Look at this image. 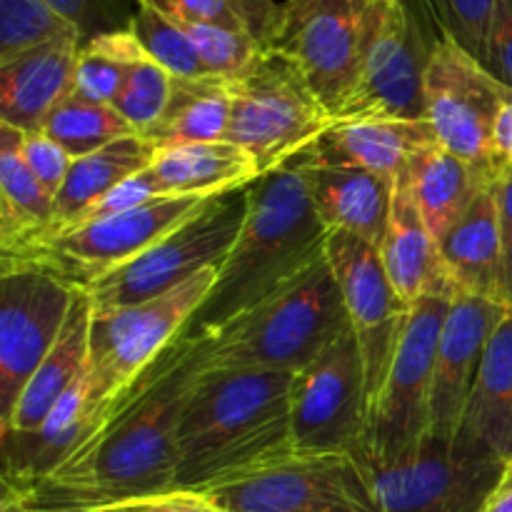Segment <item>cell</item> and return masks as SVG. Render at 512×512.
Wrapping results in <instances>:
<instances>
[{
  "label": "cell",
  "mask_w": 512,
  "mask_h": 512,
  "mask_svg": "<svg viewBox=\"0 0 512 512\" xmlns=\"http://www.w3.org/2000/svg\"><path fill=\"white\" fill-rule=\"evenodd\" d=\"M130 30L143 45L145 53L155 63L163 65L173 78H213L188 33L175 20L160 15L158 10L140 3Z\"/></svg>",
  "instance_id": "cell-36"
},
{
  "label": "cell",
  "mask_w": 512,
  "mask_h": 512,
  "mask_svg": "<svg viewBox=\"0 0 512 512\" xmlns=\"http://www.w3.org/2000/svg\"><path fill=\"white\" fill-rule=\"evenodd\" d=\"M23 130L0 123V258H15L48 238L53 198L20 155Z\"/></svg>",
  "instance_id": "cell-27"
},
{
  "label": "cell",
  "mask_w": 512,
  "mask_h": 512,
  "mask_svg": "<svg viewBox=\"0 0 512 512\" xmlns=\"http://www.w3.org/2000/svg\"><path fill=\"white\" fill-rule=\"evenodd\" d=\"M430 5L443 33L465 53L485 63L498 0H430Z\"/></svg>",
  "instance_id": "cell-39"
},
{
  "label": "cell",
  "mask_w": 512,
  "mask_h": 512,
  "mask_svg": "<svg viewBox=\"0 0 512 512\" xmlns=\"http://www.w3.org/2000/svg\"><path fill=\"white\" fill-rule=\"evenodd\" d=\"M43 135L68 150L73 158L95 153L105 145L135 133L133 125L113 108V105L85 103V100L68 95L45 120Z\"/></svg>",
  "instance_id": "cell-33"
},
{
  "label": "cell",
  "mask_w": 512,
  "mask_h": 512,
  "mask_svg": "<svg viewBox=\"0 0 512 512\" xmlns=\"http://www.w3.org/2000/svg\"><path fill=\"white\" fill-rule=\"evenodd\" d=\"M483 65L493 78L512 90V0H498Z\"/></svg>",
  "instance_id": "cell-43"
},
{
  "label": "cell",
  "mask_w": 512,
  "mask_h": 512,
  "mask_svg": "<svg viewBox=\"0 0 512 512\" xmlns=\"http://www.w3.org/2000/svg\"><path fill=\"white\" fill-rule=\"evenodd\" d=\"M165 195L168 193H165V188L160 185V180L155 178V173L150 170V165H148L145 170H140V173L130 175V178L123 180L120 185H115L108 195H103V198H100L98 203H95L93 208H90L88 213L78 220V225L85 223V220H98V218H110V215H120V213H125V210L140 208V205L150 203V200L165 198Z\"/></svg>",
  "instance_id": "cell-42"
},
{
  "label": "cell",
  "mask_w": 512,
  "mask_h": 512,
  "mask_svg": "<svg viewBox=\"0 0 512 512\" xmlns=\"http://www.w3.org/2000/svg\"><path fill=\"white\" fill-rule=\"evenodd\" d=\"M453 298H425L410 308L408 325L390 365L368 430L365 458L398 460L428 440L435 360Z\"/></svg>",
  "instance_id": "cell-14"
},
{
  "label": "cell",
  "mask_w": 512,
  "mask_h": 512,
  "mask_svg": "<svg viewBox=\"0 0 512 512\" xmlns=\"http://www.w3.org/2000/svg\"><path fill=\"white\" fill-rule=\"evenodd\" d=\"M512 90L445 35L425 75V118L440 145L480 173L498 178L503 160L495 153V123Z\"/></svg>",
  "instance_id": "cell-13"
},
{
  "label": "cell",
  "mask_w": 512,
  "mask_h": 512,
  "mask_svg": "<svg viewBox=\"0 0 512 512\" xmlns=\"http://www.w3.org/2000/svg\"><path fill=\"white\" fill-rule=\"evenodd\" d=\"M435 145L440 140L428 118H365L338 120L305 153L400 178L420 153Z\"/></svg>",
  "instance_id": "cell-24"
},
{
  "label": "cell",
  "mask_w": 512,
  "mask_h": 512,
  "mask_svg": "<svg viewBox=\"0 0 512 512\" xmlns=\"http://www.w3.org/2000/svg\"><path fill=\"white\" fill-rule=\"evenodd\" d=\"M368 425L363 355L353 328H345L295 373L290 388L293 453L365 455Z\"/></svg>",
  "instance_id": "cell-11"
},
{
  "label": "cell",
  "mask_w": 512,
  "mask_h": 512,
  "mask_svg": "<svg viewBox=\"0 0 512 512\" xmlns=\"http://www.w3.org/2000/svg\"><path fill=\"white\" fill-rule=\"evenodd\" d=\"M130 512H225L198 490H170L125 505Z\"/></svg>",
  "instance_id": "cell-44"
},
{
  "label": "cell",
  "mask_w": 512,
  "mask_h": 512,
  "mask_svg": "<svg viewBox=\"0 0 512 512\" xmlns=\"http://www.w3.org/2000/svg\"><path fill=\"white\" fill-rule=\"evenodd\" d=\"M175 23H203L240 30L270 50L280 5L275 0H140Z\"/></svg>",
  "instance_id": "cell-34"
},
{
  "label": "cell",
  "mask_w": 512,
  "mask_h": 512,
  "mask_svg": "<svg viewBox=\"0 0 512 512\" xmlns=\"http://www.w3.org/2000/svg\"><path fill=\"white\" fill-rule=\"evenodd\" d=\"M20 155H23L25 165L35 175V180L45 188V193L55 200L70 168H73V155L43 133H23Z\"/></svg>",
  "instance_id": "cell-41"
},
{
  "label": "cell",
  "mask_w": 512,
  "mask_h": 512,
  "mask_svg": "<svg viewBox=\"0 0 512 512\" xmlns=\"http://www.w3.org/2000/svg\"><path fill=\"white\" fill-rule=\"evenodd\" d=\"M508 313L505 305L475 295L455 293L450 300L435 360L428 438L453 448L485 350Z\"/></svg>",
  "instance_id": "cell-18"
},
{
  "label": "cell",
  "mask_w": 512,
  "mask_h": 512,
  "mask_svg": "<svg viewBox=\"0 0 512 512\" xmlns=\"http://www.w3.org/2000/svg\"><path fill=\"white\" fill-rule=\"evenodd\" d=\"M90 318H93V305L88 295L78 290L58 343L25 385L13 415L0 428V433H8V430L25 433V430L38 428L48 418L50 410L58 405V400L68 393L70 385L88 370Z\"/></svg>",
  "instance_id": "cell-26"
},
{
  "label": "cell",
  "mask_w": 512,
  "mask_h": 512,
  "mask_svg": "<svg viewBox=\"0 0 512 512\" xmlns=\"http://www.w3.org/2000/svg\"><path fill=\"white\" fill-rule=\"evenodd\" d=\"M288 370H198L175 433V490H203L293 453Z\"/></svg>",
  "instance_id": "cell-2"
},
{
  "label": "cell",
  "mask_w": 512,
  "mask_h": 512,
  "mask_svg": "<svg viewBox=\"0 0 512 512\" xmlns=\"http://www.w3.org/2000/svg\"><path fill=\"white\" fill-rule=\"evenodd\" d=\"M215 198L220 195H165L120 215L85 220L15 258H0V273L33 268L53 275L73 290H88L195 218Z\"/></svg>",
  "instance_id": "cell-7"
},
{
  "label": "cell",
  "mask_w": 512,
  "mask_h": 512,
  "mask_svg": "<svg viewBox=\"0 0 512 512\" xmlns=\"http://www.w3.org/2000/svg\"><path fill=\"white\" fill-rule=\"evenodd\" d=\"M500 240H503V295L512 313V168H503L498 178Z\"/></svg>",
  "instance_id": "cell-45"
},
{
  "label": "cell",
  "mask_w": 512,
  "mask_h": 512,
  "mask_svg": "<svg viewBox=\"0 0 512 512\" xmlns=\"http://www.w3.org/2000/svg\"><path fill=\"white\" fill-rule=\"evenodd\" d=\"M480 512H512V460L503 465V473H500L498 483L490 490Z\"/></svg>",
  "instance_id": "cell-46"
},
{
  "label": "cell",
  "mask_w": 512,
  "mask_h": 512,
  "mask_svg": "<svg viewBox=\"0 0 512 512\" xmlns=\"http://www.w3.org/2000/svg\"><path fill=\"white\" fill-rule=\"evenodd\" d=\"M388 278L395 293L408 305L425 298H455V285L440 255V245L425 225L403 178L395 180L388 233L380 245Z\"/></svg>",
  "instance_id": "cell-23"
},
{
  "label": "cell",
  "mask_w": 512,
  "mask_h": 512,
  "mask_svg": "<svg viewBox=\"0 0 512 512\" xmlns=\"http://www.w3.org/2000/svg\"><path fill=\"white\" fill-rule=\"evenodd\" d=\"M225 512H380L363 455L285 458L203 490Z\"/></svg>",
  "instance_id": "cell-9"
},
{
  "label": "cell",
  "mask_w": 512,
  "mask_h": 512,
  "mask_svg": "<svg viewBox=\"0 0 512 512\" xmlns=\"http://www.w3.org/2000/svg\"><path fill=\"white\" fill-rule=\"evenodd\" d=\"M495 153L503 160L505 168H512V100L503 108L495 123Z\"/></svg>",
  "instance_id": "cell-47"
},
{
  "label": "cell",
  "mask_w": 512,
  "mask_h": 512,
  "mask_svg": "<svg viewBox=\"0 0 512 512\" xmlns=\"http://www.w3.org/2000/svg\"><path fill=\"white\" fill-rule=\"evenodd\" d=\"M195 373L198 338L180 335L48 478L30 488H3V498L45 510H93L175 490V433Z\"/></svg>",
  "instance_id": "cell-1"
},
{
  "label": "cell",
  "mask_w": 512,
  "mask_h": 512,
  "mask_svg": "<svg viewBox=\"0 0 512 512\" xmlns=\"http://www.w3.org/2000/svg\"><path fill=\"white\" fill-rule=\"evenodd\" d=\"M0 512H130L125 505H113V508H93V510H45V508H30V505L15 503V500L0 498Z\"/></svg>",
  "instance_id": "cell-48"
},
{
  "label": "cell",
  "mask_w": 512,
  "mask_h": 512,
  "mask_svg": "<svg viewBox=\"0 0 512 512\" xmlns=\"http://www.w3.org/2000/svg\"><path fill=\"white\" fill-rule=\"evenodd\" d=\"M453 453L498 465L512 460V313L490 338Z\"/></svg>",
  "instance_id": "cell-21"
},
{
  "label": "cell",
  "mask_w": 512,
  "mask_h": 512,
  "mask_svg": "<svg viewBox=\"0 0 512 512\" xmlns=\"http://www.w3.org/2000/svg\"><path fill=\"white\" fill-rule=\"evenodd\" d=\"M308 188L315 215L328 233H350L380 248L388 233L395 178L360 165L303 153L293 160Z\"/></svg>",
  "instance_id": "cell-19"
},
{
  "label": "cell",
  "mask_w": 512,
  "mask_h": 512,
  "mask_svg": "<svg viewBox=\"0 0 512 512\" xmlns=\"http://www.w3.org/2000/svg\"><path fill=\"white\" fill-rule=\"evenodd\" d=\"M388 8L390 0H285L270 53L293 63L338 120Z\"/></svg>",
  "instance_id": "cell-6"
},
{
  "label": "cell",
  "mask_w": 512,
  "mask_h": 512,
  "mask_svg": "<svg viewBox=\"0 0 512 512\" xmlns=\"http://www.w3.org/2000/svg\"><path fill=\"white\" fill-rule=\"evenodd\" d=\"M233 113L230 85L220 78H173L168 108L148 138L155 150L225 140Z\"/></svg>",
  "instance_id": "cell-31"
},
{
  "label": "cell",
  "mask_w": 512,
  "mask_h": 512,
  "mask_svg": "<svg viewBox=\"0 0 512 512\" xmlns=\"http://www.w3.org/2000/svg\"><path fill=\"white\" fill-rule=\"evenodd\" d=\"M218 280V268H205L180 288L123 308L93 310L88 345L90 410L100 423L115 413L140 375L185 335Z\"/></svg>",
  "instance_id": "cell-5"
},
{
  "label": "cell",
  "mask_w": 512,
  "mask_h": 512,
  "mask_svg": "<svg viewBox=\"0 0 512 512\" xmlns=\"http://www.w3.org/2000/svg\"><path fill=\"white\" fill-rule=\"evenodd\" d=\"M325 260L338 280L350 328L360 345L368 390V420H373L413 305L395 293L380 258V248L368 240L340 230L328 233Z\"/></svg>",
  "instance_id": "cell-15"
},
{
  "label": "cell",
  "mask_w": 512,
  "mask_h": 512,
  "mask_svg": "<svg viewBox=\"0 0 512 512\" xmlns=\"http://www.w3.org/2000/svg\"><path fill=\"white\" fill-rule=\"evenodd\" d=\"M170 90H173V75L145 53L130 68L113 108L133 125L135 133L145 135L163 118L165 108H168Z\"/></svg>",
  "instance_id": "cell-38"
},
{
  "label": "cell",
  "mask_w": 512,
  "mask_h": 512,
  "mask_svg": "<svg viewBox=\"0 0 512 512\" xmlns=\"http://www.w3.org/2000/svg\"><path fill=\"white\" fill-rule=\"evenodd\" d=\"M438 245L455 293L505 305L498 180L475 198V203L465 210L463 218L455 220Z\"/></svg>",
  "instance_id": "cell-25"
},
{
  "label": "cell",
  "mask_w": 512,
  "mask_h": 512,
  "mask_svg": "<svg viewBox=\"0 0 512 512\" xmlns=\"http://www.w3.org/2000/svg\"><path fill=\"white\" fill-rule=\"evenodd\" d=\"M390 3H403V0H390Z\"/></svg>",
  "instance_id": "cell-49"
},
{
  "label": "cell",
  "mask_w": 512,
  "mask_h": 512,
  "mask_svg": "<svg viewBox=\"0 0 512 512\" xmlns=\"http://www.w3.org/2000/svg\"><path fill=\"white\" fill-rule=\"evenodd\" d=\"M443 38L430 0L390 3L358 88L338 120L425 118V75Z\"/></svg>",
  "instance_id": "cell-12"
},
{
  "label": "cell",
  "mask_w": 512,
  "mask_h": 512,
  "mask_svg": "<svg viewBox=\"0 0 512 512\" xmlns=\"http://www.w3.org/2000/svg\"><path fill=\"white\" fill-rule=\"evenodd\" d=\"M80 35V45L108 33L130 30L140 0H45Z\"/></svg>",
  "instance_id": "cell-40"
},
{
  "label": "cell",
  "mask_w": 512,
  "mask_h": 512,
  "mask_svg": "<svg viewBox=\"0 0 512 512\" xmlns=\"http://www.w3.org/2000/svg\"><path fill=\"white\" fill-rule=\"evenodd\" d=\"M228 85L233 113L225 140L253 155L260 178L293 163L338 123L298 68L270 50Z\"/></svg>",
  "instance_id": "cell-8"
},
{
  "label": "cell",
  "mask_w": 512,
  "mask_h": 512,
  "mask_svg": "<svg viewBox=\"0 0 512 512\" xmlns=\"http://www.w3.org/2000/svg\"><path fill=\"white\" fill-rule=\"evenodd\" d=\"M188 33L193 45L198 48L205 68L213 78L233 83L258 65L268 50L258 38L240 30L218 28V25L203 23H178Z\"/></svg>",
  "instance_id": "cell-37"
},
{
  "label": "cell",
  "mask_w": 512,
  "mask_h": 512,
  "mask_svg": "<svg viewBox=\"0 0 512 512\" xmlns=\"http://www.w3.org/2000/svg\"><path fill=\"white\" fill-rule=\"evenodd\" d=\"M328 230L315 215L298 165L288 163L245 188V220L218 280L185 335L228 323L283 288L325 255Z\"/></svg>",
  "instance_id": "cell-3"
},
{
  "label": "cell",
  "mask_w": 512,
  "mask_h": 512,
  "mask_svg": "<svg viewBox=\"0 0 512 512\" xmlns=\"http://www.w3.org/2000/svg\"><path fill=\"white\" fill-rule=\"evenodd\" d=\"M145 55L133 30L100 35L80 45L75 65L73 93L85 103L113 105L128 78L130 68Z\"/></svg>",
  "instance_id": "cell-32"
},
{
  "label": "cell",
  "mask_w": 512,
  "mask_h": 512,
  "mask_svg": "<svg viewBox=\"0 0 512 512\" xmlns=\"http://www.w3.org/2000/svg\"><path fill=\"white\" fill-rule=\"evenodd\" d=\"M80 38H60L0 65V123L40 133L48 115L73 93Z\"/></svg>",
  "instance_id": "cell-22"
},
{
  "label": "cell",
  "mask_w": 512,
  "mask_h": 512,
  "mask_svg": "<svg viewBox=\"0 0 512 512\" xmlns=\"http://www.w3.org/2000/svg\"><path fill=\"white\" fill-rule=\"evenodd\" d=\"M100 425L103 423L90 410V383L85 370L38 428L25 433H0L3 488H30L48 478Z\"/></svg>",
  "instance_id": "cell-20"
},
{
  "label": "cell",
  "mask_w": 512,
  "mask_h": 512,
  "mask_svg": "<svg viewBox=\"0 0 512 512\" xmlns=\"http://www.w3.org/2000/svg\"><path fill=\"white\" fill-rule=\"evenodd\" d=\"M345 328L350 320L343 293L323 255L253 308L193 335L198 338V370L298 373Z\"/></svg>",
  "instance_id": "cell-4"
},
{
  "label": "cell",
  "mask_w": 512,
  "mask_h": 512,
  "mask_svg": "<svg viewBox=\"0 0 512 512\" xmlns=\"http://www.w3.org/2000/svg\"><path fill=\"white\" fill-rule=\"evenodd\" d=\"M75 293L43 270L0 273V428L58 343Z\"/></svg>",
  "instance_id": "cell-16"
},
{
  "label": "cell",
  "mask_w": 512,
  "mask_h": 512,
  "mask_svg": "<svg viewBox=\"0 0 512 512\" xmlns=\"http://www.w3.org/2000/svg\"><path fill=\"white\" fill-rule=\"evenodd\" d=\"M150 170L168 195H225L260 178L253 155L228 140L158 150Z\"/></svg>",
  "instance_id": "cell-30"
},
{
  "label": "cell",
  "mask_w": 512,
  "mask_h": 512,
  "mask_svg": "<svg viewBox=\"0 0 512 512\" xmlns=\"http://www.w3.org/2000/svg\"><path fill=\"white\" fill-rule=\"evenodd\" d=\"M400 178L408 185L430 233L435 235V240H440L453 228L455 220L463 218L475 198L500 175L490 178L445 150L443 145H435L420 153Z\"/></svg>",
  "instance_id": "cell-29"
},
{
  "label": "cell",
  "mask_w": 512,
  "mask_h": 512,
  "mask_svg": "<svg viewBox=\"0 0 512 512\" xmlns=\"http://www.w3.org/2000/svg\"><path fill=\"white\" fill-rule=\"evenodd\" d=\"M245 220V188L215 198L145 253L83 290L93 310L160 298L205 268H220Z\"/></svg>",
  "instance_id": "cell-10"
},
{
  "label": "cell",
  "mask_w": 512,
  "mask_h": 512,
  "mask_svg": "<svg viewBox=\"0 0 512 512\" xmlns=\"http://www.w3.org/2000/svg\"><path fill=\"white\" fill-rule=\"evenodd\" d=\"M78 30L45 0H0V65Z\"/></svg>",
  "instance_id": "cell-35"
},
{
  "label": "cell",
  "mask_w": 512,
  "mask_h": 512,
  "mask_svg": "<svg viewBox=\"0 0 512 512\" xmlns=\"http://www.w3.org/2000/svg\"><path fill=\"white\" fill-rule=\"evenodd\" d=\"M155 145L143 135H128L95 153L73 160L63 188L53 200V225L48 238L75 228L78 220L108 195L115 185L148 168L155 158ZM45 238V240H48ZM43 243V240H40Z\"/></svg>",
  "instance_id": "cell-28"
},
{
  "label": "cell",
  "mask_w": 512,
  "mask_h": 512,
  "mask_svg": "<svg viewBox=\"0 0 512 512\" xmlns=\"http://www.w3.org/2000/svg\"><path fill=\"white\" fill-rule=\"evenodd\" d=\"M365 465L380 512H480L503 473V465L455 455L433 438L398 460Z\"/></svg>",
  "instance_id": "cell-17"
}]
</instances>
